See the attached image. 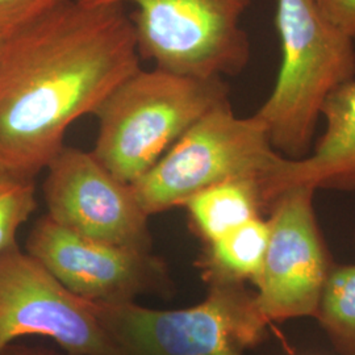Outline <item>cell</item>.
Wrapping results in <instances>:
<instances>
[{
    "instance_id": "cell-4",
    "label": "cell",
    "mask_w": 355,
    "mask_h": 355,
    "mask_svg": "<svg viewBox=\"0 0 355 355\" xmlns=\"http://www.w3.org/2000/svg\"><path fill=\"white\" fill-rule=\"evenodd\" d=\"M202 303L152 309L129 303H94L121 355H243L268 325L245 282L207 279Z\"/></svg>"
},
{
    "instance_id": "cell-2",
    "label": "cell",
    "mask_w": 355,
    "mask_h": 355,
    "mask_svg": "<svg viewBox=\"0 0 355 355\" xmlns=\"http://www.w3.org/2000/svg\"><path fill=\"white\" fill-rule=\"evenodd\" d=\"M279 71L254 116L280 155H306L330 95L355 78V45L313 0H275Z\"/></svg>"
},
{
    "instance_id": "cell-17",
    "label": "cell",
    "mask_w": 355,
    "mask_h": 355,
    "mask_svg": "<svg viewBox=\"0 0 355 355\" xmlns=\"http://www.w3.org/2000/svg\"><path fill=\"white\" fill-rule=\"evenodd\" d=\"M321 12L355 45V0H313Z\"/></svg>"
},
{
    "instance_id": "cell-16",
    "label": "cell",
    "mask_w": 355,
    "mask_h": 355,
    "mask_svg": "<svg viewBox=\"0 0 355 355\" xmlns=\"http://www.w3.org/2000/svg\"><path fill=\"white\" fill-rule=\"evenodd\" d=\"M67 0H0V36L10 37Z\"/></svg>"
},
{
    "instance_id": "cell-19",
    "label": "cell",
    "mask_w": 355,
    "mask_h": 355,
    "mask_svg": "<svg viewBox=\"0 0 355 355\" xmlns=\"http://www.w3.org/2000/svg\"><path fill=\"white\" fill-rule=\"evenodd\" d=\"M4 41H6V38L1 37V36H0V54H1V51H3V45H4Z\"/></svg>"
},
{
    "instance_id": "cell-14",
    "label": "cell",
    "mask_w": 355,
    "mask_h": 355,
    "mask_svg": "<svg viewBox=\"0 0 355 355\" xmlns=\"http://www.w3.org/2000/svg\"><path fill=\"white\" fill-rule=\"evenodd\" d=\"M315 318L338 353L355 355V263L331 267Z\"/></svg>"
},
{
    "instance_id": "cell-9",
    "label": "cell",
    "mask_w": 355,
    "mask_h": 355,
    "mask_svg": "<svg viewBox=\"0 0 355 355\" xmlns=\"http://www.w3.org/2000/svg\"><path fill=\"white\" fill-rule=\"evenodd\" d=\"M45 171L42 191L53 221L94 240L150 252L149 216L132 184L114 177L92 152L64 145Z\"/></svg>"
},
{
    "instance_id": "cell-8",
    "label": "cell",
    "mask_w": 355,
    "mask_h": 355,
    "mask_svg": "<svg viewBox=\"0 0 355 355\" xmlns=\"http://www.w3.org/2000/svg\"><path fill=\"white\" fill-rule=\"evenodd\" d=\"M311 187L282 192L268 208V245L255 303L267 322L315 318L331 267Z\"/></svg>"
},
{
    "instance_id": "cell-18",
    "label": "cell",
    "mask_w": 355,
    "mask_h": 355,
    "mask_svg": "<svg viewBox=\"0 0 355 355\" xmlns=\"http://www.w3.org/2000/svg\"><path fill=\"white\" fill-rule=\"evenodd\" d=\"M0 355H55L51 352L44 350V349H37V347H29L24 345H13L7 346L3 353Z\"/></svg>"
},
{
    "instance_id": "cell-1",
    "label": "cell",
    "mask_w": 355,
    "mask_h": 355,
    "mask_svg": "<svg viewBox=\"0 0 355 355\" xmlns=\"http://www.w3.org/2000/svg\"><path fill=\"white\" fill-rule=\"evenodd\" d=\"M120 6L67 0L6 38L0 54V168L36 179L69 128L140 69Z\"/></svg>"
},
{
    "instance_id": "cell-5",
    "label": "cell",
    "mask_w": 355,
    "mask_h": 355,
    "mask_svg": "<svg viewBox=\"0 0 355 355\" xmlns=\"http://www.w3.org/2000/svg\"><path fill=\"white\" fill-rule=\"evenodd\" d=\"M282 157L263 124L254 114H234L227 102L204 114L132 189L150 217L225 180L253 179L261 186Z\"/></svg>"
},
{
    "instance_id": "cell-6",
    "label": "cell",
    "mask_w": 355,
    "mask_h": 355,
    "mask_svg": "<svg viewBox=\"0 0 355 355\" xmlns=\"http://www.w3.org/2000/svg\"><path fill=\"white\" fill-rule=\"evenodd\" d=\"M87 6L133 4L129 15L140 55L157 67L200 78L240 74L250 61L242 19L252 0H78Z\"/></svg>"
},
{
    "instance_id": "cell-13",
    "label": "cell",
    "mask_w": 355,
    "mask_h": 355,
    "mask_svg": "<svg viewBox=\"0 0 355 355\" xmlns=\"http://www.w3.org/2000/svg\"><path fill=\"white\" fill-rule=\"evenodd\" d=\"M268 236L267 218L261 216L205 243L200 259L204 279L252 280L255 284L265 263Z\"/></svg>"
},
{
    "instance_id": "cell-12",
    "label": "cell",
    "mask_w": 355,
    "mask_h": 355,
    "mask_svg": "<svg viewBox=\"0 0 355 355\" xmlns=\"http://www.w3.org/2000/svg\"><path fill=\"white\" fill-rule=\"evenodd\" d=\"M205 243L215 241L249 220L266 212L259 182L233 179L196 192L182 205Z\"/></svg>"
},
{
    "instance_id": "cell-10",
    "label": "cell",
    "mask_w": 355,
    "mask_h": 355,
    "mask_svg": "<svg viewBox=\"0 0 355 355\" xmlns=\"http://www.w3.org/2000/svg\"><path fill=\"white\" fill-rule=\"evenodd\" d=\"M26 253L69 291L94 303H129L168 286L165 265L150 252L89 239L48 215L31 230Z\"/></svg>"
},
{
    "instance_id": "cell-7",
    "label": "cell",
    "mask_w": 355,
    "mask_h": 355,
    "mask_svg": "<svg viewBox=\"0 0 355 355\" xmlns=\"http://www.w3.org/2000/svg\"><path fill=\"white\" fill-rule=\"evenodd\" d=\"M26 336L49 337L73 355H121L92 302L15 245L0 253V354Z\"/></svg>"
},
{
    "instance_id": "cell-15",
    "label": "cell",
    "mask_w": 355,
    "mask_h": 355,
    "mask_svg": "<svg viewBox=\"0 0 355 355\" xmlns=\"http://www.w3.org/2000/svg\"><path fill=\"white\" fill-rule=\"evenodd\" d=\"M36 207L35 179L0 168V253L17 245V233Z\"/></svg>"
},
{
    "instance_id": "cell-11",
    "label": "cell",
    "mask_w": 355,
    "mask_h": 355,
    "mask_svg": "<svg viewBox=\"0 0 355 355\" xmlns=\"http://www.w3.org/2000/svg\"><path fill=\"white\" fill-rule=\"evenodd\" d=\"M322 135L297 159L282 157L261 184L266 212L282 192L293 187L355 190V78L336 89L321 111Z\"/></svg>"
},
{
    "instance_id": "cell-3",
    "label": "cell",
    "mask_w": 355,
    "mask_h": 355,
    "mask_svg": "<svg viewBox=\"0 0 355 355\" xmlns=\"http://www.w3.org/2000/svg\"><path fill=\"white\" fill-rule=\"evenodd\" d=\"M227 102L225 79L140 67L95 111L92 154L114 177L133 184L204 114Z\"/></svg>"
}]
</instances>
